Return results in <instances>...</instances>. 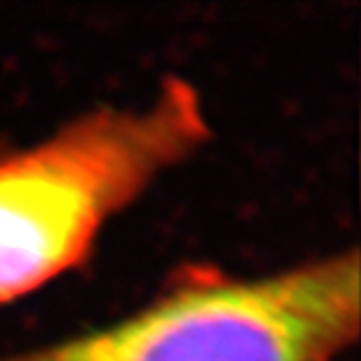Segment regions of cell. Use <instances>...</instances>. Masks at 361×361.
<instances>
[{"label":"cell","mask_w":361,"mask_h":361,"mask_svg":"<svg viewBox=\"0 0 361 361\" xmlns=\"http://www.w3.org/2000/svg\"><path fill=\"white\" fill-rule=\"evenodd\" d=\"M359 326L350 248L262 276L190 266L137 312L0 361H335Z\"/></svg>","instance_id":"obj_2"},{"label":"cell","mask_w":361,"mask_h":361,"mask_svg":"<svg viewBox=\"0 0 361 361\" xmlns=\"http://www.w3.org/2000/svg\"><path fill=\"white\" fill-rule=\"evenodd\" d=\"M209 137L200 92L166 76L137 105L85 111L31 144L0 140V307L83 266L100 231Z\"/></svg>","instance_id":"obj_1"}]
</instances>
